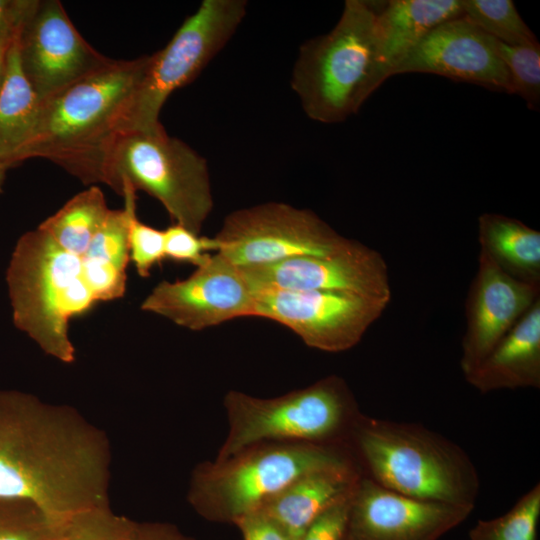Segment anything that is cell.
Wrapping results in <instances>:
<instances>
[{"instance_id":"obj_6","label":"cell","mask_w":540,"mask_h":540,"mask_svg":"<svg viewBox=\"0 0 540 540\" xmlns=\"http://www.w3.org/2000/svg\"><path fill=\"white\" fill-rule=\"evenodd\" d=\"M354 466L359 464L347 445L261 442L226 459L198 463L187 501L207 521L235 524L303 475Z\"/></svg>"},{"instance_id":"obj_36","label":"cell","mask_w":540,"mask_h":540,"mask_svg":"<svg viewBox=\"0 0 540 540\" xmlns=\"http://www.w3.org/2000/svg\"><path fill=\"white\" fill-rule=\"evenodd\" d=\"M8 169L9 168L5 164L0 162V194L3 192V186H4V182L6 178V171Z\"/></svg>"},{"instance_id":"obj_33","label":"cell","mask_w":540,"mask_h":540,"mask_svg":"<svg viewBox=\"0 0 540 540\" xmlns=\"http://www.w3.org/2000/svg\"><path fill=\"white\" fill-rule=\"evenodd\" d=\"M37 0H0V46L20 33Z\"/></svg>"},{"instance_id":"obj_8","label":"cell","mask_w":540,"mask_h":540,"mask_svg":"<svg viewBox=\"0 0 540 540\" xmlns=\"http://www.w3.org/2000/svg\"><path fill=\"white\" fill-rule=\"evenodd\" d=\"M223 405L228 431L215 460L270 441L348 446L362 414L348 385L337 375L274 398L230 390Z\"/></svg>"},{"instance_id":"obj_23","label":"cell","mask_w":540,"mask_h":540,"mask_svg":"<svg viewBox=\"0 0 540 540\" xmlns=\"http://www.w3.org/2000/svg\"><path fill=\"white\" fill-rule=\"evenodd\" d=\"M109 211L103 192L94 186L76 194L38 227L64 250L82 255Z\"/></svg>"},{"instance_id":"obj_27","label":"cell","mask_w":540,"mask_h":540,"mask_svg":"<svg viewBox=\"0 0 540 540\" xmlns=\"http://www.w3.org/2000/svg\"><path fill=\"white\" fill-rule=\"evenodd\" d=\"M494 44L508 71L512 94L519 95L529 109L538 110L540 105L539 42L528 45H509L494 39Z\"/></svg>"},{"instance_id":"obj_31","label":"cell","mask_w":540,"mask_h":540,"mask_svg":"<svg viewBox=\"0 0 540 540\" xmlns=\"http://www.w3.org/2000/svg\"><path fill=\"white\" fill-rule=\"evenodd\" d=\"M118 515L111 507L77 517L58 540H108Z\"/></svg>"},{"instance_id":"obj_7","label":"cell","mask_w":540,"mask_h":540,"mask_svg":"<svg viewBox=\"0 0 540 540\" xmlns=\"http://www.w3.org/2000/svg\"><path fill=\"white\" fill-rule=\"evenodd\" d=\"M99 182L120 195L146 192L176 224L198 235L214 205L206 160L162 125L117 133L105 151Z\"/></svg>"},{"instance_id":"obj_25","label":"cell","mask_w":540,"mask_h":540,"mask_svg":"<svg viewBox=\"0 0 540 540\" xmlns=\"http://www.w3.org/2000/svg\"><path fill=\"white\" fill-rule=\"evenodd\" d=\"M540 517V484L526 492L505 514L479 520L469 532V540H537Z\"/></svg>"},{"instance_id":"obj_15","label":"cell","mask_w":540,"mask_h":540,"mask_svg":"<svg viewBox=\"0 0 540 540\" xmlns=\"http://www.w3.org/2000/svg\"><path fill=\"white\" fill-rule=\"evenodd\" d=\"M473 509L411 498L363 475L350 498L342 540H438Z\"/></svg>"},{"instance_id":"obj_19","label":"cell","mask_w":540,"mask_h":540,"mask_svg":"<svg viewBox=\"0 0 540 540\" xmlns=\"http://www.w3.org/2000/svg\"><path fill=\"white\" fill-rule=\"evenodd\" d=\"M464 377L481 393L540 387V299Z\"/></svg>"},{"instance_id":"obj_26","label":"cell","mask_w":540,"mask_h":540,"mask_svg":"<svg viewBox=\"0 0 540 540\" xmlns=\"http://www.w3.org/2000/svg\"><path fill=\"white\" fill-rule=\"evenodd\" d=\"M68 528L28 501L0 497V540H58Z\"/></svg>"},{"instance_id":"obj_29","label":"cell","mask_w":540,"mask_h":540,"mask_svg":"<svg viewBox=\"0 0 540 540\" xmlns=\"http://www.w3.org/2000/svg\"><path fill=\"white\" fill-rule=\"evenodd\" d=\"M164 231L165 258L196 267L204 264L210 251L216 252L212 237L199 236L179 224H172Z\"/></svg>"},{"instance_id":"obj_12","label":"cell","mask_w":540,"mask_h":540,"mask_svg":"<svg viewBox=\"0 0 540 540\" xmlns=\"http://www.w3.org/2000/svg\"><path fill=\"white\" fill-rule=\"evenodd\" d=\"M254 303V292L240 267L215 252L187 278L158 283L140 308L200 331L254 316Z\"/></svg>"},{"instance_id":"obj_4","label":"cell","mask_w":540,"mask_h":540,"mask_svg":"<svg viewBox=\"0 0 540 540\" xmlns=\"http://www.w3.org/2000/svg\"><path fill=\"white\" fill-rule=\"evenodd\" d=\"M348 446L364 476L402 495L474 507L480 479L467 453L423 425L361 414Z\"/></svg>"},{"instance_id":"obj_35","label":"cell","mask_w":540,"mask_h":540,"mask_svg":"<svg viewBox=\"0 0 540 540\" xmlns=\"http://www.w3.org/2000/svg\"><path fill=\"white\" fill-rule=\"evenodd\" d=\"M12 42L6 43L0 46V84L3 77V71L5 66V60H6V54L8 51V48Z\"/></svg>"},{"instance_id":"obj_34","label":"cell","mask_w":540,"mask_h":540,"mask_svg":"<svg viewBox=\"0 0 540 540\" xmlns=\"http://www.w3.org/2000/svg\"><path fill=\"white\" fill-rule=\"evenodd\" d=\"M234 525L243 540H292L278 524L259 513L247 515Z\"/></svg>"},{"instance_id":"obj_9","label":"cell","mask_w":540,"mask_h":540,"mask_svg":"<svg viewBox=\"0 0 540 540\" xmlns=\"http://www.w3.org/2000/svg\"><path fill=\"white\" fill-rule=\"evenodd\" d=\"M245 0H204L167 45L149 55L146 71L123 115L120 132L161 126L168 97L191 83L227 44L246 15Z\"/></svg>"},{"instance_id":"obj_5","label":"cell","mask_w":540,"mask_h":540,"mask_svg":"<svg viewBox=\"0 0 540 540\" xmlns=\"http://www.w3.org/2000/svg\"><path fill=\"white\" fill-rule=\"evenodd\" d=\"M379 6L380 1L347 0L328 33L301 45L291 87L310 119L345 121L389 78L381 55Z\"/></svg>"},{"instance_id":"obj_3","label":"cell","mask_w":540,"mask_h":540,"mask_svg":"<svg viewBox=\"0 0 540 540\" xmlns=\"http://www.w3.org/2000/svg\"><path fill=\"white\" fill-rule=\"evenodd\" d=\"M148 60L149 55L133 60L110 59L42 100L24 160L48 159L84 184L99 182L105 151L119 133Z\"/></svg>"},{"instance_id":"obj_32","label":"cell","mask_w":540,"mask_h":540,"mask_svg":"<svg viewBox=\"0 0 540 540\" xmlns=\"http://www.w3.org/2000/svg\"><path fill=\"white\" fill-rule=\"evenodd\" d=\"M351 496L319 515L299 540H342Z\"/></svg>"},{"instance_id":"obj_16","label":"cell","mask_w":540,"mask_h":540,"mask_svg":"<svg viewBox=\"0 0 540 540\" xmlns=\"http://www.w3.org/2000/svg\"><path fill=\"white\" fill-rule=\"evenodd\" d=\"M403 73L436 74L512 94L494 39L464 16L428 33L395 67L392 76Z\"/></svg>"},{"instance_id":"obj_17","label":"cell","mask_w":540,"mask_h":540,"mask_svg":"<svg viewBox=\"0 0 540 540\" xmlns=\"http://www.w3.org/2000/svg\"><path fill=\"white\" fill-rule=\"evenodd\" d=\"M539 299L540 285L510 277L479 251L478 268L465 303L460 358L463 375L474 369Z\"/></svg>"},{"instance_id":"obj_28","label":"cell","mask_w":540,"mask_h":540,"mask_svg":"<svg viewBox=\"0 0 540 540\" xmlns=\"http://www.w3.org/2000/svg\"><path fill=\"white\" fill-rule=\"evenodd\" d=\"M129 209L128 245L129 260L138 275L147 278L152 268L165 259L164 231L141 222L136 215V192L122 194Z\"/></svg>"},{"instance_id":"obj_30","label":"cell","mask_w":540,"mask_h":540,"mask_svg":"<svg viewBox=\"0 0 540 540\" xmlns=\"http://www.w3.org/2000/svg\"><path fill=\"white\" fill-rule=\"evenodd\" d=\"M108 540H195L167 522L136 521L118 515Z\"/></svg>"},{"instance_id":"obj_2","label":"cell","mask_w":540,"mask_h":540,"mask_svg":"<svg viewBox=\"0 0 540 540\" xmlns=\"http://www.w3.org/2000/svg\"><path fill=\"white\" fill-rule=\"evenodd\" d=\"M126 270L90 251L70 253L40 227L28 231L18 239L6 272L13 323L45 354L70 364L76 353L71 320L99 302L122 298Z\"/></svg>"},{"instance_id":"obj_22","label":"cell","mask_w":540,"mask_h":540,"mask_svg":"<svg viewBox=\"0 0 540 540\" xmlns=\"http://www.w3.org/2000/svg\"><path fill=\"white\" fill-rule=\"evenodd\" d=\"M480 251L504 273L521 282L540 285V232L520 220L498 213L478 219Z\"/></svg>"},{"instance_id":"obj_11","label":"cell","mask_w":540,"mask_h":540,"mask_svg":"<svg viewBox=\"0 0 540 540\" xmlns=\"http://www.w3.org/2000/svg\"><path fill=\"white\" fill-rule=\"evenodd\" d=\"M254 316L276 321L309 347L331 353L356 346L390 301L344 291L263 289Z\"/></svg>"},{"instance_id":"obj_21","label":"cell","mask_w":540,"mask_h":540,"mask_svg":"<svg viewBox=\"0 0 540 540\" xmlns=\"http://www.w3.org/2000/svg\"><path fill=\"white\" fill-rule=\"evenodd\" d=\"M16 38L8 48L0 84V162L8 168L25 161L41 103L22 70Z\"/></svg>"},{"instance_id":"obj_10","label":"cell","mask_w":540,"mask_h":540,"mask_svg":"<svg viewBox=\"0 0 540 540\" xmlns=\"http://www.w3.org/2000/svg\"><path fill=\"white\" fill-rule=\"evenodd\" d=\"M212 238L216 252L238 267L295 256H325L356 242L339 234L313 211L281 202L229 213Z\"/></svg>"},{"instance_id":"obj_18","label":"cell","mask_w":540,"mask_h":540,"mask_svg":"<svg viewBox=\"0 0 540 540\" xmlns=\"http://www.w3.org/2000/svg\"><path fill=\"white\" fill-rule=\"evenodd\" d=\"M362 476L359 466L308 473L269 499L254 513L266 516L278 524L292 540H299L319 515L353 494Z\"/></svg>"},{"instance_id":"obj_1","label":"cell","mask_w":540,"mask_h":540,"mask_svg":"<svg viewBox=\"0 0 540 540\" xmlns=\"http://www.w3.org/2000/svg\"><path fill=\"white\" fill-rule=\"evenodd\" d=\"M111 446L76 408L0 390V497L28 501L67 528L110 508Z\"/></svg>"},{"instance_id":"obj_13","label":"cell","mask_w":540,"mask_h":540,"mask_svg":"<svg viewBox=\"0 0 540 540\" xmlns=\"http://www.w3.org/2000/svg\"><path fill=\"white\" fill-rule=\"evenodd\" d=\"M16 42L22 70L40 101L110 60L82 37L58 0H37Z\"/></svg>"},{"instance_id":"obj_24","label":"cell","mask_w":540,"mask_h":540,"mask_svg":"<svg viewBox=\"0 0 540 540\" xmlns=\"http://www.w3.org/2000/svg\"><path fill=\"white\" fill-rule=\"evenodd\" d=\"M463 16L488 36L509 45L538 43L511 0H461Z\"/></svg>"},{"instance_id":"obj_20","label":"cell","mask_w":540,"mask_h":540,"mask_svg":"<svg viewBox=\"0 0 540 540\" xmlns=\"http://www.w3.org/2000/svg\"><path fill=\"white\" fill-rule=\"evenodd\" d=\"M463 16L461 0L380 1L377 23L388 76L434 28Z\"/></svg>"},{"instance_id":"obj_14","label":"cell","mask_w":540,"mask_h":540,"mask_svg":"<svg viewBox=\"0 0 540 540\" xmlns=\"http://www.w3.org/2000/svg\"><path fill=\"white\" fill-rule=\"evenodd\" d=\"M253 292L263 289L344 291L391 301L388 266L376 250L356 241L325 256H295L240 267Z\"/></svg>"}]
</instances>
